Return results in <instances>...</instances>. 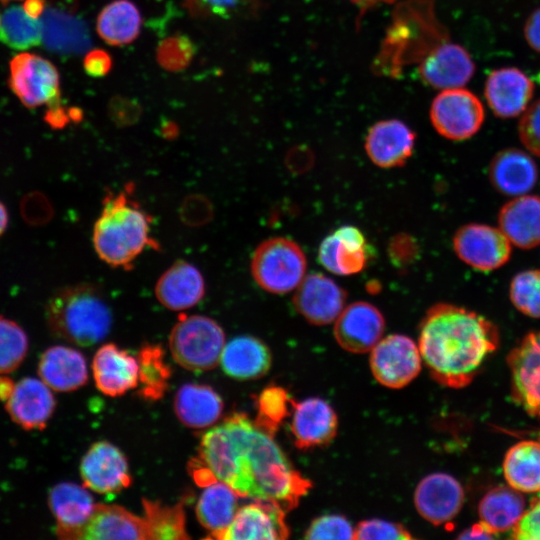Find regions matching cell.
Masks as SVG:
<instances>
[{"instance_id":"47","label":"cell","mask_w":540,"mask_h":540,"mask_svg":"<svg viewBox=\"0 0 540 540\" xmlns=\"http://www.w3.org/2000/svg\"><path fill=\"white\" fill-rule=\"evenodd\" d=\"M523 145L534 155L540 157V99L524 111L518 126Z\"/></svg>"},{"instance_id":"30","label":"cell","mask_w":540,"mask_h":540,"mask_svg":"<svg viewBox=\"0 0 540 540\" xmlns=\"http://www.w3.org/2000/svg\"><path fill=\"white\" fill-rule=\"evenodd\" d=\"M220 364L223 371L234 379H257L269 371L272 355L258 338L241 335L225 344Z\"/></svg>"},{"instance_id":"13","label":"cell","mask_w":540,"mask_h":540,"mask_svg":"<svg viewBox=\"0 0 540 540\" xmlns=\"http://www.w3.org/2000/svg\"><path fill=\"white\" fill-rule=\"evenodd\" d=\"M464 498L463 487L456 478L436 472L420 480L414 492V505L422 518L438 526L458 515Z\"/></svg>"},{"instance_id":"31","label":"cell","mask_w":540,"mask_h":540,"mask_svg":"<svg viewBox=\"0 0 540 540\" xmlns=\"http://www.w3.org/2000/svg\"><path fill=\"white\" fill-rule=\"evenodd\" d=\"M178 419L187 427L202 429L212 426L221 416V397L209 386L185 384L174 399Z\"/></svg>"},{"instance_id":"52","label":"cell","mask_w":540,"mask_h":540,"mask_svg":"<svg viewBox=\"0 0 540 540\" xmlns=\"http://www.w3.org/2000/svg\"><path fill=\"white\" fill-rule=\"evenodd\" d=\"M14 383L7 377H0V400L5 401L10 395Z\"/></svg>"},{"instance_id":"5","label":"cell","mask_w":540,"mask_h":540,"mask_svg":"<svg viewBox=\"0 0 540 540\" xmlns=\"http://www.w3.org/2000/svg\"><path fill=\"white\" fill-rule=\"evenodd\" d=\"M225 346V334L213 319L192 315L179 319L169 336L174 360L190 371L215 368Z\"/></svg>"},{"instance_id":"46","label":"cell","mask_w":540,"mask_h":540,"mask_svg":"<svg viewBox=\"0 0 540 540\" xmlns=\"http://www.w3.org/2000/svg\"><path fill=\"white\" fill-rule=\"evenodd\" d=\"M411 533L401 524L383 519H367L358 523L354 539L358 540H408Z\"/></svg>"},{"instance_id":"44","label":"cell","mask_w":540,"mask_h":540,"mask_svg":"<svg viewBox=\"0 0 540 540\" xmlns=\"http://www.w3.org/2000/svg\"><path fill=\"white\" fill-rule=\"evenodd\" d=\"M195 54V46L184 35H173L163 39L156 50V59L161 67L169 71L185 69Z\"/></svg>"},{"instance_id":"4","label":"cell","mask_w":540,"mask_h":540,"mask_svg":"<svg viewBox=\"0 0 540 540\" xmlns=\"http://www.w3.org/2000/svg\"><path fill=\"white\" fill-rule=\"evenodd\" d=\"M46 316L52 332L78 346L103 340L112 326V313L102 292L92 284L68 286L50 299Z\"/></svg>"},{"instance_id":"54","label":"cell","mask_w":540,"mask_h":540,"mask_svg":"<svg viewBox=\"0 0 540 540\" xmlns=\"http://www.w3.org/2000/svg\"><path fill=\"white\" fill-rule=\"evenodd\" d=\"M360 3H363V4H373V3H376V2H381V1H390V0H356Z\"/></svg>"},{"instance_id":"41","label":"cell","mask_w":540,"mask_h":540,"mask_svg":"<svg viewBox=\"0 0 540 540\" xmlns=\"http://www.w3.org/2000/svg\"><path fill=\"white\" fill-rule=\"evenodd\" d=\"M28 351L25 331L14 321L0 316V375L17 369Z\"/></svg>"},{"instance_id":"39","label":"cell","mask_w":540,"mask_h":540,"mask_svg":"<svg viewBox=\"0 0 540 540\" xmlns=\"http://www.w3.org/2000/svg\"><path fill=\"white\" fill-rule=\"evenodd\" d=\"M43 23V38L59 50L78 51L88 47L89 38L83 23L62 14L50 13Z\"/></svg>"},{"instance_id":"36","label":"cell","mask_w":540,"mask_h":540,"mask_svg":"<svg viewBox=\"0 0 540 540\" xmlns=\"http://www.w3.org/2000/svg\"><path fill=\"white\" fill-rule=\"evenodd\" d=\"M43 40L42 20L22 5H12L0 15V41L16 50L38 46Z\"/></svg>"},{"instance_id":"40","label":"cell","mask_w":540,"mask_h":540,"mask_svg":"<svg viewBox=\"0 0 540 540\" xmlns=\"http://www.w3.org/2000/svg\"><path fill=\"white\" fill-rule=\"evenodd\" d=\"M293 401L283 387L276 385L266 387L256 400L255 424L273 436L283 420L291 414Z\"/></svg>"},{"instance_id":"2","label":"cell","mask_w":540,"mask_h":540,"mask_svg":"<svg viewBox=\"0 0 540 540\" xmlns=\"http://www.w3.org/2000/svg\"><path fill=\"white\" fill-rule=\"evenodd\" d=\"M498 345L499 331L491 321L454 304H435L420 323L422 362L431 377L445 387L470 384Z\"/></svg>"},{"instance_id":"49","label":"cell","mask_w":540,"mask_h":540,"mask_svg":"<svg viewBox=\"0 0 540 540\" xmlns=\"http://www.w3.org/2000/svg\"><path fill=\"white\" fill-rule=\"evenodd\" d=\"M83 65L90 76L101 77L110 71L112 61L106 51L95 49L85 56Z\"/></svg>"},{"instance_id":"15","label":"cell","mask_w":540,"mask_h":540,"mask_svg":"<svg viewBox=\"0 0 540 540\" xmlns=\"http://www.w3.org/2000/svg\"><path fill=\"white\" fill-rule=\"evenodd\" d=\"M385 321L374 305L358 301L345 307L335 320L334 337L346 351L362 354L382 338Z\"/></svg>"},{"instance_id":"18","label":"cell","mask_w":540,"mask_h":540,"mask_svg":"<svg viewBox=\"0 0 540 540\" xmlns=\"http://www.w3.org/2000/svg\"><path fill=\"white\" fill-rule=\"evenodd\" d=\"M475 64L460 45L446 41L432 48L421 60L422 80L437 89L462 88L474 75Z\"/></svg>"},{"instance_id":"21","label":"cell","mask_w":540,"mask_h":540,"mask_svg":"<svg viewBox=\"0 0 540 540\" xmlns=\"http://www.w3.org/2000/svg\"><path fill=\"white\" fill-rule=\"evenodd\" d=\"M533 91L532 80L514 67L493 70L484 88L489 107L501 118H513L523 113L529 106Z\"/></svg>"},{"instance_id":"34","label":"cell","mask_w":540,"mask_h":540,"mask_svg":"<svg viewBox=\"0 0 540 540\" xmlns=\"http://www.w3.org/2000/svg\"><path fill=\"white\" fill-rule=\"evenodd\" d=\"M504 477L511 487L525 492L540 491V443L525 440L513 445L503 461Z\"/></svg>"},{"instance_id":"27","label":"cell","mask_w":540,"mask_h":540,"mask_svg":"<svg viewBox=\"0 0 540 540\" xmlns=\"http://www.w3.org/2000/svg\"><path fill=\"white\" fill-rule=\"evenodd\" d=\"M48 504L56 520V534L67 540L85 524L96 505L84 486L71 482L53 486L48 495Z\"/></svg>"},{"instance_id":"50","label":"cell","mask_w":540,"mask_h":540,"mask_svg":"<svg viewBox=\"0 0 540 540\" xmlns=\"http://www.w3.org/2000/svg\"><path fill=\"white\" fill-rule=\"evenodd\" d=\"M524 35L529 46L540 53V8L528 17L524 26Z\"/></svg>"},{"instance_id":"26","label":"cell","mask_w":540,"mask_h":540,"mask_svg":"<svg viewBox=\"0 0 540 540\" xmlns=\"http://www.w3.org/2000/svg\"><path fill=\"white\" fill-rule=\"evenodd\" d=\"M40 379L52 390L73 391L88 380V369L83 355L68 346L49 347L41 355L38 364Z\"/></svg>"},{"instance_id":"20","label":"cell","mask_w":540,"mask_h":540,"mask_svg":"<svg viewBox=\"0 0 540 540\" xmlns=\"http://www.w3.org/2000/svg\"><path fill=\"white\" fill-rule=\"evenodd\" d=\"M148 540L144 517L110 504H96L89 519L68 540Z\"/></svg>"},{"instance_id":"51","label":"cell","mask_w":540,"mask_h":540,"mask_svg":"<svg viewBox=\"0 0 540 540\" xmlns=\"http://www.w3.org/2000/svg\"><path fill=\"white\" fill-rule=\"evenodd\" d=\"M496 537L497 535L482 522L472 525L458 536L459 539H494Z\"/></svg>"},{"instance_id":"43","label":"cell","mask_w":540,"mask_h":540,"mask_svg":"<svg viewBox=\"0 0 540 540\" xmlns=\"http://www.w3.org/2000/svg\"><path fill=\"white\" fill-rule=\"evenodd\" d=\"M259 0H184V6L194 18H233L256 11Z\"/></svg>"},{"instance_id":"14","label":"cell","mask_w":540,"mask_h":540,"mask_svg":"<svg viewBox=\"0 0 540 540\" xmlns=\"http://www.w3.org/2000/svg\"><path fill=\"white\" fill-rule=\"evenodd\" d=\"M80 475L85 487L100 494L119 492L131 483L124 454L107 441L88 449L80 463Z\"/></svg>"},{"instance_id":"6","label":"cell","mask_w":540,"mask_h":540,"mask_svg":"<svg viewBox=\"0 0 540 540\" xmlns=\"http://www.w3.org/2000/svg\"><path fill=\"white\" fill-rule=\"evenodd\" d=\"M306 267L302 249L284 237H273L262 242L251 260V272L256 283L274 294H285L296 289L305 276Z\"/></svg>"},{"instance_id":"24","label":"cell","mask_w":540,"mask_h":540,"mask_svg":"<svg viewBox=\"0 0 540 540\" xmlns=\"http://www.w3.org/2000/svg\"><path fill=\"white\" fill-rule=\"evenodd\" d=\"M92 370L97 388L112 397L135 388L139 381L138 360L111 343L97 350Z\"/></svg>"},{"instance_id":"3","label":"cell","mask_w":540,"mask_h":540,"mask_svg":"<svg viewBox=\"0 0 540 540\" xmlns=\"http://www.w3.org/2000/svg\"><path fill=\"white\" fill-rule=\"evenodd\" d=\"M150 215L131 196L130 188L107 192L93 229L94 249L113 267L129 268L155 243L150 236Z\"/></svg>"},{"instance_id":"23","label":"cell","mask_w":540,"mask_h":540,"mask_svg":"<svg viewBox=\"0 0 540 540\" xmlns=\"http://www.w3.org/2000/svg\"><path fill=\"white\" fill-rule=\"evenodd\" d=\"M414 132L402 121L391 119L373 125L365 141L371 161L382 168L403 165L412 155Z\"/></svg>"},{"instance_id":"16","label":"cell","mask_w":540,"mask_h":540,"mask_svg":"<svg viewBox=\"0 0 540 540\" xmlns=\"http://www.w3.org/2000/svg\"><path fill=\"white\" fill-rule=\"evenodd\" d=\"M346 292L331 278L313 273L297 286L293 305L313 325L335 322L344 309Z\"/></svg>"},{"instance_id":"12","label":"cell","mask_w":540,"mask_h":540,"mask_svg":"<svg viewBox=\"0 0 540 540\" xmlns=\"http://www.w3.org/2000/svg\"><path fill=\"white\" fill-rule=\"evenodd\" d=\"M286 511L276 502L257 499L238 508L221 540H283L289 537Z\"/></svg>"},{"instance_id":"35","label":"cell","mask_w":540,"mask_h":540,"mask_svg":"<svg viewBox=\"0 0 540 540\" xmlns=\"http://www.w3.org/2000/svg\"><path fill=\"white\" fill-rule=\"evenodd\" d=\"M141 22V14L134 3L129 0H116L101 10L96 30L106 43L122 46L138 37Z\"/></svg>"},{"instance_id":"29","label":"cell","mask_w":540,"mask_h":540,"mask_svg":"<svg viewBox=\"0 0 540 540\" xmlns=\"http://www.w3.org/2000/svg\"><path fill=\"white\" fill-rule=\"evenodd\" d=\"M500 230L522 249L540 244V197L521 195L507 202L498 216Z\"/></svg>"},{"instance_id":"38","label":"cell","mask_w":540,"mask_h":540,"mask_svg":"<svg viewBox=\"0 0 540 540\" xmlns=\"http://www.w3.org/2000/svg\"><path fill=\"white\" fill-rule=\"evenodd\" d=\"M139 381L141 394L147 399L160 398L167 389L170 369L165 362L163 350L156 345H146L139 352Z\"/></svg>"},{"instance_id":"1","label":"cell","mask_w":540,"mask_h":540,"mask_svg":"<svg viewBox=\"0 0 540 540\" xmlns=\"http://www.w3.org/2000/svg\"><path fill=\"white\" fill-rule=\"evenodd\" d=\"M198 451L197 482L222 481L239 497L270 500L286 512L297 507L312 487L273 436L245 414L235 413L208 430Z\"/></svg>"},{"instance_id":"33","label":"cell","mask_w":540,"mask_h":540,"mask_svg":"<svg viewBox=\"0 0 540 540\" xmlns=\"http://www.w3.org/2000/svg\"><path fill=\"white\" fill-rule=\"evenodd\" d=\"M525 498L510 485H498L490 489L478 505L480 522L496 535L512 530L526 508Z\"/></svg>"},{"instance_id":"19","label":"cell","mask_w":540,"mask_h":540,"mask_svg":"<svg viewBox=\"0 0 540 540\" xmlns=\"http://www.w3.org/2000/svg\"><path fill=\"white\" fill-rule=\"evenodd\" d=\"M51 390L41 379L25 377L14 383L5 400V409L10 418L23 429H43L56 405Z\"/></svg>"},{"instance_id":"48","label":"cell","mask_w":540,"mask_h":540,"mask_svg":"<svg viewBox=\"0 0 540 540\" xmlns=\"http://www.w3.org/2000/svg\"><path fill=\"white\" fill-rule=\"evenodd\" d=\"M511 537L519 540H540V491L511 530Z\"/></svg>"},{"instance_id":"17","label":"cell","mask_w":540,"mask_h":540,"mask_svg":"<svg viewBox=\"0 0 540 540\" xmlns=\"http://www.w3.org/2000/svg\"><path fill=\"white\" fill-rule=\"evenodd\" d=\"M290 430L299 449L329 444L336 436L338 418L333 407L319 397L293 401Z\"/></svg>"},{"instance_id":"42","label":"cell","mask_w":540,"mask_h":540,"mask_svg":"<svg viewBox=\"0 0 540 540\" xmlns=\"http://www.w3.org/2000/svg\"><path fill=\"white\" fill-rule=\"evenodd\" d=\"M509 295L520 312L540 318V270H525L516 274L511 281Z\"/></svg>"},{"instance_id":"32","label":"cell","mask_w":540,"mask_h":540,"mask_svg":"<svg viewBox=\"0 0 540 540\" xmlns=\"http://www.w3.org/2000/svg\"><path fill=\"white\" fill-rule=\"evenodd\" d=\"M238 510V495L222 481L205 485L197 505L199 523L209 531V538L220 539Z\"/></svg>"},{"instance_id":"22","label":"cell","mask_w":540,"mask_h":540,"mask_svg":"<svg viewBox=\"0 0 540 540\" xmlns=\"http://www.w3.org/2000/svg\"><path fill=\"white\" fill-rule=\"evenodd\" d=\"M369 253L363 233L347 225L338 228L321 242L318 259L328 271L348 276L365 268Z\"/></svg>"},{"instance_id":"7","label":"cell","mask_w":540,"mask_h":540,"mask_svg":"<svg viewBox=\"0 0 540 540\" xmlns=\"http://www.w3.org/2000/svg\"><path fill=\"white\" fill-rule=\"evenodd\" d=\"M9 86L27 108L44 104L58 108L60 77L57 68L42 56L23 52L9 64Z\"/></svg>"},{"instance_id":"45","label":"cell","mask_w":540,"mask_h":540,"mask_svg":"<svg viewBox=\"0 0 540 540\" xmlns=\"http://www.w3.org/2000/svg\"><path fill=\"white\" fill-rule=\"evenodd\" d=\"M355 528L342 515L328 514L315 518L304 537L310 540L354 539Z\"/></svg>"},{"instance_id":"11","label":"cell","mask_w":540,"mask_h":540,"mask_svg":"<svg viewBox=\"0 0 540 540\" xmlns=\"http://www.w3.org/2000/svg\"><path fill=\"white\" fill-rule=\"evenodd\" d=\"M511 393L529 415L540 417V330L527 334L508 354Z\"/></svg>"},{"instance_id":"8","label":"cell","mask_w":540,"mask_h":540,"mask_svg":"<svg viewBox=\"0 0 540 540\" xmlns=\"http://www.w3.org/2000/svg\"><path fill=\"white\" fill-rule=\"evenodd\" d=\"M370 352L372 375L384 387L403 388L420 373V351L418 345L408 336L390 334L381 338Z\"/></svg>"},{"instance_id":"28","label":"cell","mask_w":540,"mask_h":540,"mask_svg":"<svg viewBox=\"0 0 540 540\" xmlns=\"http://www.w3.org/2000/svg\"><path fill=\"white\" fill-rule=\"evenodd\" d=\"M489 177L499 192L517 197L533 189L538 180V169L526 152L508 148L498 152L492 159Z\"/></svg>"},{"instance_id":"25","label":"cell","mask_w":540,"mask_h":540,"mask_svg":"<svg viewBox=\"0 0 540 540\" xmlns=\"http://www.w3.org/2000/svg\"><path fill=\"white\" fill-rule=\"evenodd\" d=\"M205 294L201 272L184 260L175 262L158 279L155 295L158 301L173 311L189 309L198 304Z\"/></svg>"},{"instance_id":"9","label":"cell","mask_w":540,"mask_h":540,"mask_svg":"<svg viewBox=\"0 0 540 540\" xmlns=\"http://www.w3.org/2000/svg\"><path fill=\"white\" fill-rule=\"evenodd\" d=\"M484 115L478 97L463 88L442 90L430 109V119L436 131L457 141L476 134L483 124Z\"/></svg>"},{"instance_id":"37","label":"cell","mask_w":540,"mask_h":540,"mask_svg":"<svg viewBox=\"0 0 540 540\" xmlns=\"http://www.w3.org/2000/svg\"><path fill=\"white\" fill-rule=\"evenodd\" d=\"M144 520L147 526L148 540L187 539L185 513L182 503L174 506L143 500Z\"/></svg>"},{"instance_id":"10","label":"cell","mask_w":540,"mask_h":540,"mask_svg":"<svg viewBox=\"0 0 540 540\" xmlns=\"http://www.w3.org/2000/svg\"><path fill=\"white\" fill-rule=\"evenodd\" d=\"M453 248L463 262L484 272L503 266L512 252L511 242L500 229L476 223L456 231Z\"/></svg>"},{"instance_id":"53","label":"cell","mask_w":540,"mask_h":540,"mask_svg":"<svg viewBox=\"0 0 540 540\" xmlns=\"http://www.w3.org/2000/svg\"><path fill=\"white\" fill-rule=\"evenodd\" d=\"M8 224V213L5 206L0 202V235L4 232Z\"/></svg>"}]
</instances>
